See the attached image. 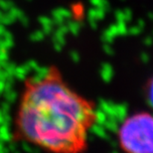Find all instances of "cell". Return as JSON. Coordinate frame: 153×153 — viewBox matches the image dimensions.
Returning <instances> with one entry per match:
<instances>
[{
    "label": "cell",
    "instance_id": "1",
    "mask_svg": "<svg viewBox=\"0 0 153 153\" xmlns=\"http://www.w3.org/2000/svg\"><path fill=\"white\" fill-rule=\"evenodd\" d=\"M99 120L97 103L78 93L56 66L24 82L17 137L48 153H85Z\"/></svg>",
    "mask_w": 153,
    "mask_h": 153
},
{
    "label": "cell",
    "instance_id": "2",
    "mask_svg": "<svg viewBox=\"0 0 153 153\" xmlns=\"http://www.w3.org/2000/svg\"><path fill=\"white\" fill-rule=\"evenodd\" d=\"M116 138L123 153H153V114L141 111L127 115L119 124Z\"/></svg>",
    "mask_w": 153,
    "mask_h": 153
},
{
    "label": "cell",
    "instance_id": "3",
    "mask_svg": "<svg viewBox=\"0 0 153 153\" xmlns=\"http://www.w3.org/2000/svg\"><path fill=\"white\" fill-rule=\"evenodd\" d=\"M148 97L149 100H150L151 105H153V79L150 82V85H149V91H148Z\"/></svg>",
    "mask_w": 153,
    "mask_h": 153
}]
</instances>
